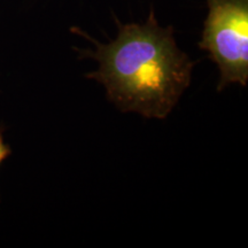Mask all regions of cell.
I'll return each instance as SVG.
<instances>
[{
  "label": "cell",
  "mask_w": 248,
  "mask_h": 248,
  "mask_svg": "<svg viewBox=\"0 0 248 248\" xmlns=\"http://www.w3.org/2000/svg\"><path fill=\"white\" fill-rule=\"evenodd\" d=\"M116 22L119 35L106 45L71 29L95 46L94 51H79L99 63L86 77L101 83L108 99L124 113L166 119L190 85L195 62L177 47L172 27L160 26L153 8L142 24Z\"/></svg>",
  "instance_id": "cell-1"
},
{
  "label": "cell",
  "mask_w": 248,
  "mask_h": 248,
  "mask_svg": "<svg viewBox=\"0 0 248 248\" xmlns=\"http://www.w3.org/2000/svg\"><path fill=\"white\" fill-rule=\"evenodd\" d=\"M199 47L208 52L221 71L217 90L231 83L246 86L248 80V0H206Z\"/></svg>",
  "instance_id": "cell-2"
},
{
  "label": "cell",
  "mask_w": 248,
  "mask_h": 248,
  "mask_svg": "<svg viewBox=\"0 0 248 248\" xmlns=\"http://www.w3.org/2000/svg\"><path fill=\"white\" fill-rule=\"evenodd\" d=\"M2 132H4V128H0V164L4 162L9 155L12 154L11 147H9L7 144H5Z\"/></svg>",
  "instance_id": "cell-3"
}]
</instances>
